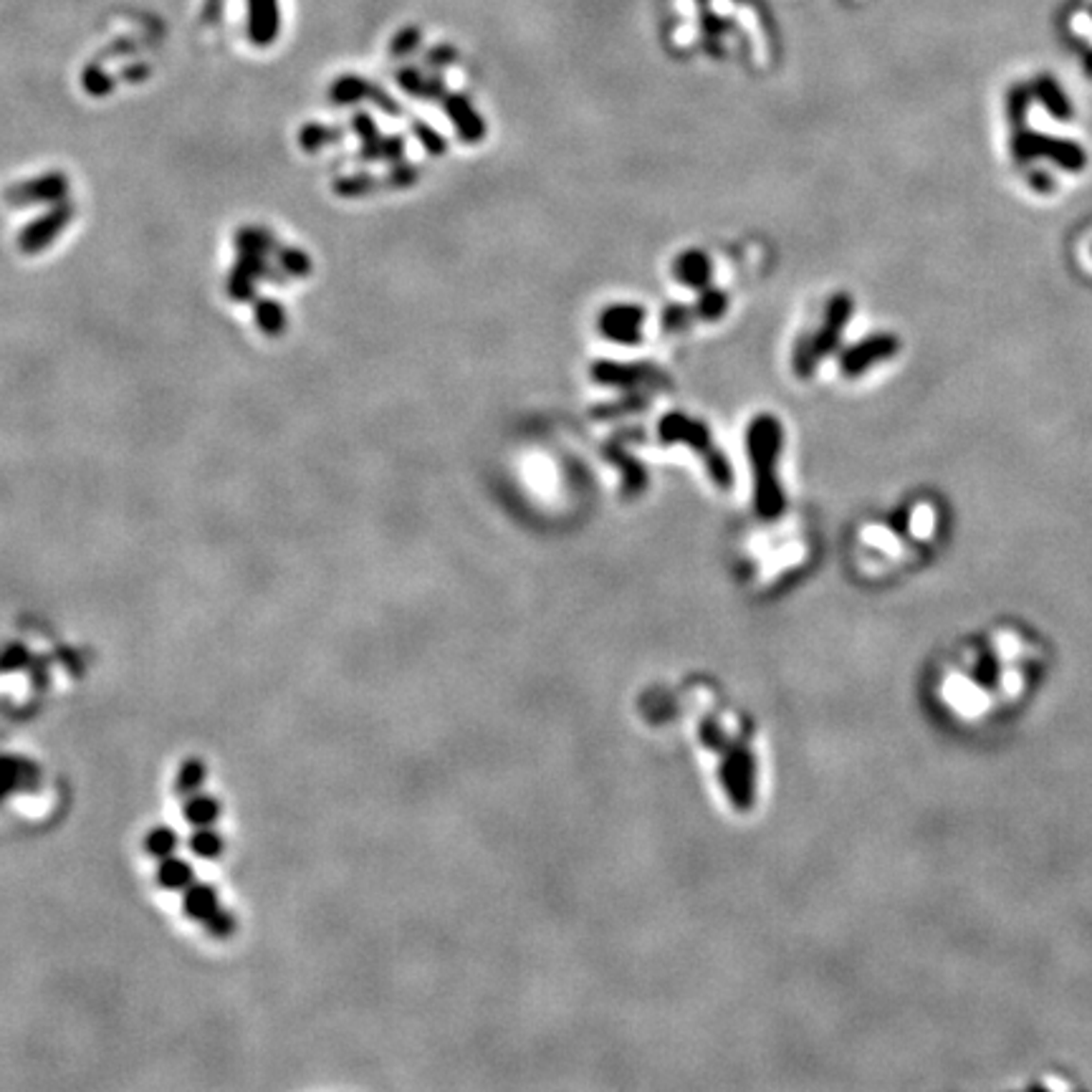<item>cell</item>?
Listing matches in <instances>:
<instances>
[{"label": "cell", "instance_id": "1", "mask_svg": "<svg viewBox=\"0 0 1092 1092\" xmlns=\"http://www.w3.org/2000/svg\"><path fill=\"white\" fill-rule=\"evenodd\" d=\"M782 432L774 417H759L749 431V453L756 463V501L762 514L774 516L782 508V493H779L777 473L774 463L779 455Z\"/></svg>", "mask_w": 1092, "mask_h": 1092}, {"label": "cell", "instance_id": "2", "mask_svg": "<svg viewBox=\"0 0 1092 1092\" xmlns=\"http://www.w3.org/2000/svg\"><path fill=\"white\" fill-rule=\"evenodd\" d=\"M1014 154L1019 162L1034 160V157H1049L1060 167L1069 169V172H1080L1087 162V154L1080 145L1067 142V139H1052L1042 137V134H1016L1014 139Z\"/></svg>", "mask_w": 1092, "mask_h": 1092}, {"label": "cell", "instance_id": "3", "mask_svg": "<svg viewBox=\"0 0 1092 1092\" xmlns=\"http://www.w3.org/2000/svg\"><path fill=\"white\" fill-rule=\"evenodd\" d=\"M895 352H898V339L872 337L868 342H862L860 346H854L853 352L845 354V372L860 375L862 370H868L870 364H875L877 360H885V357H892Z\"/></svg>", "mask_w": 1092, "mask_h": 1092}, {"label": "cell", "instance_id": "4", "mask_svg": "<svg viewBox=\"0 0 1092 1092\" xmlns=\"http://www.w3.org/2000/svg\"><path fill=\"white\" fill-rule=\"evenodd\" d=\"M218 892L213 885L208 883H190L183 890V910H185V916H190L193 921H201V924H205L213 913L218 910Z\"/></svg>", "mask_w": 1092, "mask_h": 1092}, {"label": "cell", "instance_id": "5", "mask_svg": "<svg viewBox=\"0 0 1092 1092\" xmlns=\"http://www.w3.org/2000/svg\"><path fill=\"white\" fill-rule=\"evenodd\" d=\"M638 308H612L602 319V329L608 337L620 339V342H635L638 339Z\"/></svg>", "mask_w": 1092, "mask_h": 1092}, {"label": "cell", "instance_id": "6", "mask_svg": "<svg viewBox=\"0 0 1092 1092\" xmlns=\"http://www.w3.org/2000/svg\"><path fill=\"white\" fill-rule=\"evenodd\" d=\"M157 883L165 890H185L187 885L193 883V868L180 857H162L160 868H157Z\"/></svg>", "mask_w": 1092, "mask_h": 1092}, {"label": "cell", "instance_id": "7", "mask_svg": "<svg viewBox=\"0 0 1092 1092\" xmlns=\"http://www.w3.org/2000/svg\"><path fill=\"white\" fill-rule=\"evenodd\" d=\"M183 815L193 827H210L220 817V804L208 794L195 792L183 807Z\"/></svg>", "mask_w": 1092, "mask_h": 1092}, {"label": "cell", "instance_id": "8", "mask_svg": "<svg viewBox=\"0 0 1092 1092\" xmlns=\"http://www.w3.org/2000/svg\"><path fill=\"white\" fill-rule=\"evenodd\" d=\"M1037 94H1039V99H1042V104H1045V107L1052 112V116H1057V119H1069V114H1072V107H1069L1067 97L1062 94V89L1054 84L1052 79H1039Z\"/></svg>", "mask_w": 1092, "mask_h": 1092}, {"label": "cell", "instance_id": "9", "mask_svg": "<svg viewBox=\"0 0 1092 1092\" xmlns=\"http://www.w3.org/2000/svg\"><path fill=\"white\" fill-rule=\"evenodd\" d=\"M205 777H208L205 764H203L201 759H187V762L180 766V771H177V782H175L177 792L195 794L203 784H205Z\"/></svg>", "mask_w": 1092, "mask_h": 1092}, {"label": "cell", "instance_id": "10", "mask_svg": "<svg viewBox=\"0 0 1092 1092\" xmlns=\"http://www.w3.org/2000/svg\"><path fill=\"white\" fill-rule=\"evenodd\" d=\"M190 850H193V854L203 857V860H213V857L223 853V839L210 827H198L193 837H190Z\"/></svg>", "mask_w": 1092, "mask_h": 1092}, {"label": "cell", "instance_id": "11", "mask_svg": "<svg viewBox=\"0 0 1092 1092\" xmlns=\"http://www.w3.org/2000/svg\"><path fill=\"white\" fill-rule=\"evenodd\" d=\"M145 850L157 860L169 857L177 850V835L169 827H154L145 837Z\"/></svg>", "mask_w": 1092, "mask_h": 1092}, {"label": "cell", "instance_id": "12", "mask_svg": "<svg viewBox=\"0 0 1092 1092\" xmlns=\"http://www.w3.org/2000/svg\"><path fill=\"white\" fill-rule=\"evenodd\" d=\"M21 789V759L18 756H0V800L10 792Z\"/></svg>", "mask_w": 1092, "mask_h": 1092}, {"label": "cell", "instance_id": "13", "mask_svg": "<svg viewBox=\"0 0 1092 1092\" xmlns=\"http://www.w3.org/2000/svg\"><path fill=\"white\" fill-rule=\"evenodd\" d=\"M678 273H680V278H683L685 284L700 286L706 281V276L711 271H708V263L703 261L700 255H685L683 261L678 263Z\"/></svg>", "mask_w": 1092, "mask_h": 1092}, {"label": "cell", "instance_id": "14", "mask_svg": "<svg viewBox=\"0 0 1092 1092\" xmlns=\"http://www.w3.org/2000/svg\"><path fill=\"white\" fill-rule=\"evenodd\" d=\"M205 928H208L210 936H216V939H228V936H233V931H236V918H233L231 913H225L223 907H218L216 913L205 921Z\"/></svg>", "mask_w": 1092, "mask_h": 1092}, {"label": "cell", "instance_id": "15", "mask_svg": "<svg viewBox=\"0 0 1092 1092\" xmlns=\"http://www.w3.org/2000/svg\"><path fill=\"white\" fill-rule=\"evenodd\" d=\"M26 662H28V650L21 643H10L0 650V670H6V673L24 668Z\"/></svg>", "mask_w": 1092, "mask_h": 1092}, {"label": "cell", "instance_id": "16", "mask_svg": "<svg viewBox=\"0 0 1092 1092\" xmlns=\"http://www.w3.org/2000/svg\"><path fill=\"white\" fill-rule=\"evenodd\" d=\"M999 660H996V655L994 653H984L981 658H978L977 668H974V678H977L978 683L984 685H996V680H999Z\"/></svg>", "mask_w": 1092, "mask_h": 1092}]
</instances>
